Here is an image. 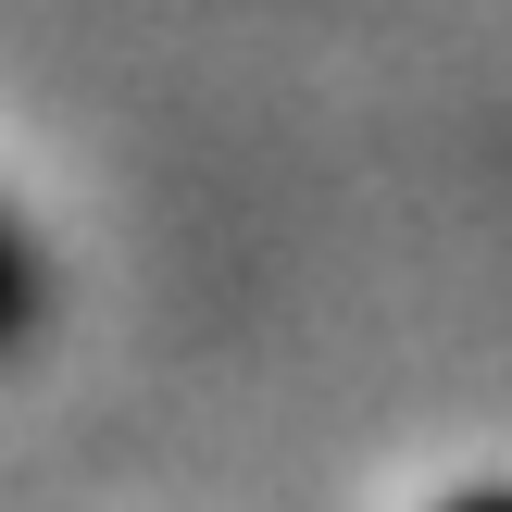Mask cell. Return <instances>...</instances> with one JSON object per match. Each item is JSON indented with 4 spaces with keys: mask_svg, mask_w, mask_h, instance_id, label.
I'll list each match as a JSON object with an SVG mask.
<instances>
[{
    "mask_svg": "<svg viewBox=\"0 0 512 512\" xmlns=\"http://www.w3.org/2000/svg\"><path fill=\"white\" fill-rule=\"evenodd\" d=\"M450 512H512V488H475V500H450Z\"/></svg>",
    "mask_w": 512,
    "mask_h": 512,
    "instance_id": "obj_2",
    "label": "cell"
},
{
    "mask_svg": "<svg viewBox=\"0 0 512 512\" xmlns=\"http://www.w3.org/2000/svg\"><path fill=\"white\" fill-rule=\"evenodd\" d=\"M25 325H38V263H25V238L0 225V350H25Z\"/></svg>",
    "mask_w": 512,
    "mask_h": 512,
    "instance_id": "obj_1",
    "label": "cell"
}]
</instances>
